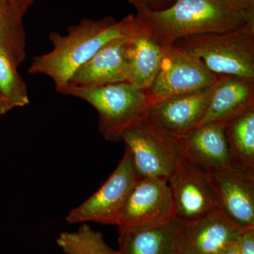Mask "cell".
I'll return each instance as SVG.
<instances>
[{
  "instance_id": "20",
  "label": "cell",
  "mask_w": 254,
  "mask_h": 254,
  "mask_svg": "<svg viewBox=\"0 0 254 254\" xmlns=\"http://www.w3.org/2000/svg\"><path fill=\"white\" fill-rule=\"evenodd\" d=\"M57 243L65 254H120L105 242L100 232L82 225L76 232H63Z\"/></svg>"
},
{
  "instance_id": "13",
  "label": "cell",
  "mask_w": 254,
  "mask_h": 254,
  "mask_svg": "<svg viewBox=\"0 0 254 254\" xmlns=\"http://www.w3.org/2000/svg\"><path fill=\"white\" fill-rule=\"evenodd\" d=\"M242 231L220 210L196 221L179 222V253L219 254L238 240Z\"/></svg>"
},
{
  "instance_id": "28",
  "label": "cell",
  "mask_w": 254,
  "mask_h": 254,
  "mask_svg": "<svg viewBox=\"0 0 254 254\" xmlns=\"http://www.w3.org/2000/svg\"><path fill=\"white\" fill-rule=\"evenodd\" d=\"M0 102H5L4 100L3 99V98H2V97L1 96V95H0ZM5 103H6V102H5ZM8 105H9V104H8ZM9 106H10V105H9Z\"/></svg>"
},
{
  "instance_id": "14",
  "label": "cell",
  "mask_w": 254,
  "mask_h": 254,
  "mask_svg": "<svg viewBox=\"0 0 254 254\" xmlns=\"http://www.w3.org/2000/svg\"><path fill=\"white\" fill-rule=\"evenodd\" d=\"M129 72L128 38L107 43L70 78L68 87L95 88L127 82Z\"/></svg>"
},
{
  "instance_id": "27",
  "label": "cell",
  "mask_w": 254,
  "mask_h": 254,
  "mask_svg": "<svg viewBox=\"0 0 254 254\" xmlns=\"http://www.w3.org/2000/svg\"><path fill=\"white\" fill-rule=\"evenodd\" d=\"M11 109L12 108L7 103H5V102H0V115H4Z\"/></svg>"
},
{
  "instance_id": "17",
  "label": "cell",
  "mask_w": 254,
  "mask_h": 254,
  "mask_svg": "<svg viewBox=\"0 0 254 254\" xmlns=\"http://www.w3.org/2000/svg\"><path fill=\"white\" fill-rule=\"evenodd\" d=\"M120 254H180L179 222L149 228L119 230Z\"/></svg>"
},
{
  "instance_id": "15",
  "label": "cell",
  "mask_w": 254,
  "mask_h": 254,
  "mask_svg": "<svg viewBox=\"0 0 254 254\" xmlns=\"http://www.w3.org/2000/svg\"><path fill=\"white\" fill-rule=\"evenodd\" d=\"M252 106H254V81L220 76L213 85L208 109L200 125L226 124Z\"/></svg>"
},
{
  "instance_id": "25",
  "label": "cell",
  "mask_w": 254,
  "mask_h": 254,
  "mask_svg": "<svg viewBox=\"0 0 254 254\" xmlns=\"http://www.w3.org/2000/svg\"><path fill=\"white\" fill-rule=\"evenodd\" d=\"M219 254H241L240 246H239V240L229 245L225 250L222 251L221 253Z\"/></svg>"
},
{
  "instance_id": "23",
  "label": "cell",
  "mask_w": 254,
  "mask_h": 254,
  "mask_svg": "<svg viewBox=\"0 0 254 254\" xmlns=\"http://www.w3.org/2000/svg\"><path fill=\"white\" fill-rule=\"evenodd\" d=\"M239 246L241 254H254V227L242 230Z\"/></svg>"
},
{
  "instance_id": "9",
  "label": "cell",
  "mask_w": 254,
  "mask_h": 254,
  "mask_svg": "<svg viewBox=\"0 0 254 254\" xmlns=\"http://www.w3.org/2000/svg\"><path fill=\"white\" fill-rule=\"evenodd\" d=\"M173 203L168 182L141 177L119 215V230H140L173 220Z\"/></svg>"
},
{
  "instance_id": "3",
  "label": "cell",
  "mask_w": 254,
  "mask_h": 254,
  "mask_svg": "<svg viewBox=\"0 0 254 254\" xmlns=\"http://www.w3.org/2000/svg\"><path fill=\"white\" fill-rule=\"evenodd\" d=\"M173 45L216 76L254 81V26L185 37Z\"/></svg>"
},
{
  "instance_id": "8",
  "label": "cell",
  "mask_w": 254,
  "mask_h": 254,
  "mask_svg": "<svg viewBox=\"0 0 254 254\" xmlns=\"http://www.w3.org/2000/svg\"><path fill=\"white\" fill-rule=\"evenodd\" d=\"M168 183L175 221L190 223L220 210L208 175L192 167L182 155Z\"/></svg>"
},
{
  "instance_id": "4",
  "label": "cell",
  "mask_w": 254,
  "mask_h": 254,
  "mask_svg": "<svg viewBox=\"0 0 254 254\" xmlns=\"http://www.w3.org/2000/svg\"><path fill=\"white\" fill-rule=\"evenodd\" d=\"M63 95L85 100L98 112V131L107 141H123L124 133L149 113L144 90L128 82L95 88L67 87Z\"/></svg>"
},
{
  "instance_id": "21",
  "label": "cell",
  "mask_w": 254,
  "mask_h": 254,
  "mask_svg": "<svg viewBox=\"0 0 254 254\" xmlns=\"http://www.w3.org/2000/svg\"><path fill=\"white\" fill-rule=\"evenodd\" d=\"M0 95L11 108L29 104L27 87L9 57L0 49Z\"/></svg>"
},
{
  "instance_id": "19",
  "label": "cell",
  "mask_w": 254,
  "mask_h": 254,
  "mask_svg": "<svg viewBox=\"0 0 254 254\" xmlns=\"http://www.w3.org/2000/svg\"><path fill=\"white\" fill-rule=\"evenodd\" d=\"M0 49L17 68L26 59V37L23 18L8 0H0Z\"/></svg>"
},
{
  "instance_id": "11",
  "label": "cell",
  "mask_w": 254,
  "mask_h": 254,
  "mask_svg": "<svg viewBox=\"0 0 254 254\" xmlns=\"http://www.w3.org/2000/svg\"><path fill=\"white\" fill-rule=\"evenodd\" d=\"M213 86L157 102L150 106V120L170 136L181 139L199 126Z\"/></svg>"
},
{
  "instance_id": "2",
  "label": "cell",
  "mask_w": 254,
  "mask_h": 254,
  "mask_svg": "<svg viewBox=\"0 0 254 254\" xmlns=\"http://www.w3.org/2000/svg\"><path fill=\"white\" fill-rule=\"evenodd\" d=\"M138 24L162 46L185 37L254 26V14L235 0H176L163 11L135 7Z\"/></svg>"
},
{
  "instance_id": "5",
  "label": "cell",
  "mask_w": 254,
  "mask_h": 254,
  "mask_svg": "<svg viewBox=\"0 0 254 254\" xmlns=\"http://www.w3.org/2000/svg\"><path fill=\"white\" fill-rule=\"evenodd\" d=\"M122 141L129 150L141 177L168 182L181 157L178 141L157 126L148 115L130 127Z\"/></svg>"
},
{
  "instance_id": "7",
  "label": "cell",
  "mask_w": 254,
  "mask_h": 254,
  "mask_svg": "<svg viewBox=\"0 0 254 254\" xmlns=\"http://www.w3.org/2000/svg\"><path fill=\"white\" fill-rule=\"evenodd\" d=\"M219 77L171 45L164 47L158 73L145 92L152 105L167 98L213 86Z\"/></svg>"
},
{
  "instance_id": "16",
  "label": "cell",
  "mask_w": 254,
  "mask_h": 254,
  "mask_svg": "<svg viewBox=\"0 0 254 254\" xmlns=\"http://www.w3.org/2000/svg\"><path fill=\"white\" fill-rule=\"evenodd\" d=\"M163 50L164 47L137 21L136 29L128 38L129 72L127 82L140 89L146 90L158 73Z\"/></svg>"
},
{
  "instance_id": "18",
  "label": "cell",
  "mask_w": 254,
  "mask_h": 254,
  "mask_svg": "<svg viewBox=\"0 0 254 254\" xmlns=\"http://www.w3.org/2000/svg\"><path fill=\"white\" fill-rule=\"evenodd\" d=\"M232 167L254 175V106L225 124Z\"/></svg>"
},
{
  "instance_id": "22",
  "label": "cell",
  "mask_w": 254,
  "mask_h": 254,
  "mask_svg": "<svg viewBox=\"0 0 254 254\" xmlns=\"http://www.w3.org/2000/svg\"><path fill=\"white\" fill-rule=\"evenodd\" d=\"M176 0H128L134 7H143L150 11H159L167 9Z\"/></svg>"
},
{
  "instance_id": "6",
  "label": "cell",
  "mask_w": 254,
  "mask_h": 254,
  "mask_svg": "<svg viewBox=\"0 0 254 254\" xmlns=\"http://www.w3.org/2000/svg\"><path fill=\"white\" fill-rule=\"evenodd\" d=\"M141 177L137 173L128 148L115 171L94 194L67 217L68 223L94 222L116 225L119 215Z\"/></svg>"
},
{
  "instance_id": "12",
  "label": "cell",
  "mask_w": 254,
  "mask_h": 254,
  "mask_svg": "<svg viewBox=\"0 0 254 254\" xmlns=\"http://www.w3.org/2000/svg\"><path fill=\"white\" fill-rule=\"evenodd\" d=\"M177 141L182 158L205 175L232 168L225 134V124L200 125Z\"/></svg>"
},
{
  "instance_id": "26",
  "label": "cell",
  "mask_w": 254,
  "mask_h": 254,
  "mask_svg": "<svg viewBox=\"0 0 254 254\" xmlns=\"http://www.w3.org/2000/svg\"><path fill=\"white\" fill-rule=\"evenodd\" d=\"M251 13L254 14V0H235Z\"/></svg>"
},
{
  "instance_id": "1",
  "label": "cell",
  "mask_w": 254,
  "mask_h": 254,
  "mask_svg": "<svg viewBox=\"0 0 254 254\" xmlns=\"http://www.w3.org/2000/svg\"><path fill=\"white\" fill-rule=\"evenodd\" d=\"M135 15L120 21L112 16L100 20L83 18L67 28L66 35L51 32L49 39L53 49L34 57L28 68L30 74H42L54 82L58 93L63 94L75 71L86 63L109 42L127 38L136 29Z\"/></svg>"
},
{
  "instance_id": "24",
  "label": "cell",
  "mask_w": 254,
  "mask_h": 254,
  "mask_svg": "<svg viewBox=\"0 0 254 254\" xmlns=\"http://www.w3.org/2000/svg\"><path fill=\"white\" fill-rule=\"evenodd\" d=\"M8 1L14 8L16 12L23 18L35 0H8Z\"/></svg>"
},
{
  "instance_id": "10",
  "label": "cell",
  "mask_w": 254,
  "mask_h": 254,
  "mask_svg": "<svg viewBox=\"0 0 254 254\" xmlns=\"http://www.w3.org/2000/svg\"><path fill=\"white\" fill-rule=\"evenodd\" d=\"M219 209L240 230L254 227V175L230 168L208 175Z\"/></svg>"
}]
</instances>
